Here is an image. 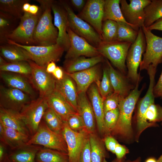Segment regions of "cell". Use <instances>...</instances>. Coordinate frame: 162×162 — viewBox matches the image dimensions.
<instances>
[{
    "label": "cell",
    "instance_id": "57",
    "mask_svg": "<svg viewBox=\"0 0 162 162\" xmlns=\"http://www.w3.org/2000/svg\"><path fill=\"white\" fill-rule=\"evenodd\" d=\"M8 63L2 56H0V66L4 65Z\"/></svg>",
    "mask_w": 162,
    "mask_h": 162
},
{
    "label": "cell",
    "instance_id": "47",
    "mask_svg": "<svg viewBox=\"0 0 162 162\" xmlns=\"http://www.w3.org/2000/svg\"><path fill=\"white\" fill-rule=\"evenodd\" d=\"M103 141L107 149L114 154L115 148L118 143L117 141L112 136L110 135L105 136Z\"/></svg>",
    "mask_w": 162,
    "mask_h": 162
},
{
    "label": "cell",
    "instance_id": "50",
    "mask_svg": "<svg viewBox=\"0 0 162 162\" xmlns=\"http://www.w3.org/2000/svg\"><path fill=\"white\" fill-rule=\"evenodd\" d=\"M146 28L151 31L153 30L162 31V17L158 19L151 26Z\"/></svg>",
    "mask_w": 162,
    "mask_h": 162
},
{
    "label": "cell",
    "instance_id": "56",
    "mask_svg": "<svg viewBox=\"0 0 162 162\" xmlns=\"http://www.w3.org/2000/svg\"><path fill=\"white\" fill-rule=\"evenodd\" d=\"M31 4L28 3L26 2L22 6V10L24 12H28Z\"/></svg>",
    "mask_w": 162,
    "mask_h": 162
},
{
    "label": "cell",
    "instance_id": "34",
    "mask_svg": "<svg viewBox=\"0 0 162 162\" xmlns=\"http://www.w3.org/2000/svg\"><path fill=\"white\" fill-rule=\"evenodd\" d=\"M29 1L28 0H0V11L16 18L20 19L24 12L22 6L24 4Z\"/></svg>",
    "mask_w": 162,
    "mask_h": 162
},
{
    "label": "cell",
    "instance_id": "28",
    "mask_svg": "<svg viewBox=\"0 0 162 162\" xmlns=\"http://www.w3.org/2000/svg\"><path fill=\"white\" fill-rule=\"evenodd\" d=\"M42 148L39 145L26 144L14 150L8 157L12 162H35L36 154Z\"/></svg>",
    "mask_w": 162,
    "mask_h": 162
},
{
    "label": "cell",
    "instance_id": "27",
    "mask_svg": "<svg viewBox=\"0 0 162 162\" xmlns=\"http://www.w3.org/2000/svg\"><path fill=\"white\" fill-rule=\"evenodd\" d=\"M0 76L9 87L20 90L29 95L32 98L34 96V91L26 77L5 71H1Z\"/></svg>",
    "mask_w": 162,
    "mask_h": 162
},
{
    "label": "cell",
    "instance_id": "30",
    "mask_svg": "<svg viewBox=\"0 0 162 162\" xmlns=\"http://www.w3.org/2000/svg\"><path fill=\"white\" fill-rule=\"evenodd\" d=\"M120 4V0H104L103 22L111 20L117 22H123L138 31L140 28L130 24L126 21L122 12Z\"/></svg>",
    "mask_w": 162,
    "mask_h": 162
},
{
    "label": "cell",
    "instance_id": "7",
    "mask_svg": "<svg viewBox=\"0 0 162 162\" xmlns=\"http://www.w3.org/2000/svg\"><path fill=\"white\" fill-rule=\"evenodd\" d=\"M40 14L39 10L36 15L24 12L19 25L6 39L24 45H34L33 35Z\"/></svg>",
    "mask_w": 162,
    "mask_h": 162
},
{
    "label": "cell",
    "instance_id": "55",
    "mask_svg": "<svg viewBox=\"0 0 162 162\" xmlns=\"http://www.w3.org/2000/svg\"><path fill=\"white\" fill-rule=\"evenodd\" d=\"M40 7L35 5H31L29 8V13L33 14H37L39 10Z\"/></svg>",
    "mask_w": 162,
    "mask_h": 162
},
{
    "label": "cell",
    "instance_id": "42",
    "mask_svg": "<svg viewBox=\"0 0 162 162\" xmlns=\"http://www.w3.org/2000/svg\"><path fill=\"white\" fill-rule=\"evenodd\" d=\"M98 88L103 101L109 95L114 92L109 77L107 64V67H104L103 70V76Z\"/></svg>",
    "mask_w": 162,
    "mask_h": 162
},
{
    "label": "cell",
    "instance_id": "12",
    "mask_svg": "<svg viewBox=\"0 0 162 162\" xmlns=\"http://www.w3.org/2000/svg\"><path fill=\"white\" fill-rule=\"evenodd\" d=\"M27 61L32 69L29 78L31 83L38 92L40 97H46L56 89V79L46 72V67L39 66L31 60Z\"/></svg>",
    "mask_w": 162,
    "mask_h": 162
},
{
    "label": "cell",
    "instance_id": "11",
    "mask_svg": "<svg viewBox=\"0 0 162 162\" xmlns=\"http://www.w3.org/2000/svg\"><path fill=\"white\" fill-rule=\"evenodd\" d=\"M149 84L147 91L145 95L139 101L137 108L136 121V132L135 136L136 141L138 142L140 135L148 128L157 127L158 125L157 123L148 122L145 117L146 110L149 106L154 103V98L153 90L155 85V75L150 74L149 75Z\"/></svg>",
    "mask_w": 162,
    "mask_h": 162
},
{
    "label": "cell",
    "instance_id": "54",
    "mask_svg": "<svg viewBox=\"0 0 162 162\" xmlns=\"http://www.w3.org/2000/svg\"><path fill=\"white\" fill-rule=\"evenodd\" d=\"M56 67L55 62H51L47 65L46 69V71L47 73L52 74L56 69Z\"/></svg>",
    "mask_w": 162,
    "mask_h": 162
},
{
    "label": "cell",
    "instance_id": "60",
    "mask_svg": "<svg viewBox=\"0 0 162 162\" xmlns=\"http://www.w3.org/2000/svg\"><path fill=\"white\" fill-rule=\"evenodd\" d=\"M125 160L124 159H121V160H119L117 158H116V159L113 160V161L112 162H124ZM103 162H108L106 159L105 158H104L103 161Z\"/></svg>",
    "mask_w": 162,
    "mask_h": 162
},
{
    "label": "cell",
    "instance_id": "63",
    "mask_svg": "<svg viewBox=\"0 0 162 162\" xmlns=\"http://www.w3.org/2000/svg\"><path fill=\"white\" fill-rule=\"evenodd\" d=\"M161 122V124H162V122Z\"/></svg>",
    "mask_w": 162,
    "mask_h": 162
},
{
    "label": "cell",
    "instance_id": "51",
    "mask_svg": "<svg viewBox=\"0 0 162 162\" xmlns=\"http://www.w3.org/2000/svg\"><path fill=\"white\" fill-rule=\"evenodd\" d=\"M64 73V72L63 71L62 68L57 66L52 74L56 80H60L63 78Z\"/></svg>",
    "mask_w": 162,
    "mask_h": 162
},
{
    "label": "cell",
    "instance_id": "6",
    "mask_svg": "<svg viewBox=\"0 0 162 162\" xmlns=\"http://www.w3.org/2000/svg\"><path fill=\"white\" fill-rule=\"evenodd\" d=\"M146 46L145 36L142 27H140L136 40L129 49L126 61L128 69L127 77L135 85L141 80L138 69L142 60V55L145 51Z\"/></svg>",
    "mask_w": 162,
    "mask_h": 162
},
{
    "label": "cell",
    "instance_id": "21",
    "mask_svg": "<svg viewBox=\"0 0 162 162\" xmlns=\"http://www.w3.org/2000/svg\"><path fill=\"white\" fill-rule=\"evenodd\" d=\"M77 112L82 118L89 134L95 133V118L91 103L86 92L78 93Z\"/></svg>",
    "mask_w": 162,
    "mask_h": 162
},
{
    "label": "cell",
    "instance_id": "59",
    "mask_svg": "<svg viewBox=\"0 0 162 162\" xmlns=\"http://www.w3.org/2000/svg\"><path fill=\"white\" fill-rule=\"evenodd\" d=\"M145 162H157V160L154 157H150L147 159Z\"/></svg>",
    "mask_w": 162,
    "mask_h": 162
},
{
    "label": "cell",
    "instance_id": "33",
    "mask_svg": "<svg viewBox=\"0 0 162 162\" xmlns=\"http://www.w3.org/2000/svg\"><path fill=\"white\" fill-rule=\"evenodd\" d=\"M92 162H103L106 156L104 141L95 133L88 136Z\"/></svg>",
    "mask_w": 162,
    "mask_h": 162
},
{
    "label": "cell",
    "instance_id": "58",
    "mask_svg": "<svg viewBox=\"0 0 162 162\" xmlns=\"http://www.w3.org/2000/svg\"><path fill=\"white\" fill-rule=\"evenodd\" d=\"M141 158L140 157H139L136 159L133 160H124V162H141Z\"/></svg>",
    "mask_w": 162,
    "mask_h": 162
},
{
    "label": "cell",
    "instance_id": "22",
    "mask_svg": "<svg viewBox=\"0 0 162 162\" xmlns=\"http://www.w3.org/2000/svg\"><path fill=\"white\" fill-rule=\"evenodd\" d=\"M87 90L88 94L94 113L98 130L101 134L104 135V114L103 100L95 83L94 82L92 84Z\"/></svg>",
    "mask_w": 162,
    "mask_h": 162
},
{
    "label": "cell",
    "instance_id": "37",
    "mask_svg": "<svg viewBox=\"0 0 162 162\" xmlns=\"http://www.w3.org/2000/svg\"><path fill=\"white\" fill-rule=\"evenodd\" d=\"M1 71L14 73L29 78L32 72L31 67L27 61L14 62H8L6 64L0 66Z\"/></svg>",
    "mask_w": 162,
    "mask_h": 162
},
{
    "label": "cell",
    "instance_id": "41",
    "mask_svg": "<svg viewBox=\"0 0 162 162\" xmlns=\"http://www.w3.org/2000/svg\"><path fill=\"white\" fill-rule=\"evenodd\" d=\"M119 111L118 108L110 111L104 114V135L105 136L110 134L116 126L119 116Z\"/></svg>",
    "mask_w": 162,
    "mask_h": 162
},
{
    "label": "cell",
    "instance_id": "9",
    "mask_svg": "<svg viewBox=\"0 0 162 162\" xmlns=\"http://www.w3.org/2000/svg\"><path fill=\"white\" fill-rule=\"evenodd\" d=\"M142 28L146 41V48L140 66V70H147L150 64L157 68L162 62V37L156 35L144 26Z\"/></svg>",
    "mask_w": 162,
    "mask_h": 162
},
{
    "label": "cell",
    "instance_id": "26",
    "mask_svg": "<svg viewBox=\"0 0 162 162\" xmlns=\"http://www.w3.org/2000/svg\"><path fill=\"white\" fill-rule=\"evenodd\" d=\"M0 123L31 137L20 113L0 107Z\"/></svg>",
    "mask_w": 162,
    "mask_h": 162
},
{
    "label": "cell",
    "instance_id": "43",
    "mask_svg": "<svg viewBox=\"0 0 162 162\" xmlns=\"http://www.w3.org/2000/svg\"><path fill=\"white\" fill-rule=\"evenodd\" d=\"M147 121L152 123L162 122V106L154 103L151 104L145 114Z\"/></svg>",
    "mask_w": 162,
    "mask_h": 162
},
{
    "label": "cell",
    "instance_id": "53",
    "mask_svg": "<svg viewBox=\"0 0 162 162\" xmlns=\"http://www.w3.org/2000/svg\"><path fill=\"white\" fill-rule=\"evenodd\" d=\"M6 145L0 142V162H2L7 156L6 154Z\"/></svg>",
    "mask_w": 162,
    "mask_h": 162
},
{
    "label": "cell",
    "instance_id": "61",
    "mask_svg": "<svg viewBox=\"0 0 162 162\" xmlns=\"http://www.w3.org/2000/svg\"><path fill=\"white\" fill-rule=\"evenodd\" d=\"M2 162H12L8 158V155L6 157Z\"/></svg>",
    "mask_w": 162,
    "mask_h": 162
},
{
    "label": "cell",
    "instance_id": "13",
    "mask_svg": "<svg viewBox=\"0 0 162 162\" xmlns=\"http://www.w3.org/2000/svg\"><path fill=\"white\" fill-rule=\"evenodd\" d=\"M32 100L29 95L20 90L0 86L1 107L20 113L23 108Z\"/></svg>",
    "mask_w": 162,
    "mask_h": 162
},
{
    "label": "cell",
    "instance_id": "14",
    "mask_svg": "<svg viewBox=\"0 0 162 162\" xmlns=\"http://www.w3.org/2000/svg\"><path fill=\"white\" fill-rule=\"evenodd\" d=\"M62 133L67 146L68 162H79L84 142L89 134L86 130H72L67 122H64Z\"/></svg>",
    "mask_w": 162,
    "mask_h": 162
},
{
    "label": "cell",
    "instance_id": "17",
    "mask_svg": "<svg viewBox=\"0 0 162 162\" xmlns=\"http://www.w3.org/2000/svg\"><path fill=\"white\" fill-rule=\"evenodd\" d=\"M104 0H88L77 16L90 25L101 37Z\"/></svg>",
    "mask_w": 162,
    "mask_h": 162
},
{
    "label": "cell",
    "instance_id": "24",
    "mask_svg": "<svg viewBox=\"0 0 162 162\" xmlns=\"http://www.w3.org/2000/svg\"><path fill=\"white\" fill-rule=\"evenodd\" d=\"M64 71L63 78L56 80V89L64 96L77 112L78 92L74 81Z\"/></svg>",
    "mask_w": 162,
    "mask_h": 162
},
{
    "label": "cell",
    "instance_id": "23",
    "mask_svg": "<svg viewBox=\"0 0 162 162\" xmlns=\"http://www.w3.org/2000/svg\"><path fill=\"white\" fill-rule=\"evenodd\" d=\"M105 61L108 66L109 77L114 92L118 94L122 98H125L135 86L129 82L128 79L124 74L115 69L108 60Z\"/></svg>",
    "mask_w": 162,
    "mask_h": 162
},
{
    "label": "cell",
    "instance_id": "25",
    "mask_svg": "<svg viewBox=\"0 0 162 162\" xmlns=\"http://www.w3.org/2000/svg\"><path fill=\"white\" fill-rule=\"evenodd\" d=\"M104 61V57L100 55L92 57L84 56L66 59L64 63L65 72L71 74L89 69Z\"/></svg>",
    "mask_w": 162,
    "mask_h": 162
},
{
    "label": "cell",
    "instance_id": "49",
    "mask_svg": "<svg viewBox=\"0 0 162 162\" xmlns=\"http://www.w3.org/2000/svg\"><path fill=\"white\" fill-rule=\"evenodd\" d=\"M153 92L155 98H162V70L157 83L154 86Z\"/></svg>",
    "mask_w": 162,
    "mask_h": 162
},
{
    "label": "cell",
    "instance_id": "29",
    "mask_svg": "<svg viewBox=\"0 0 162 162\" xmlns=\"http://www.w3.org/2000/svg\"><path fill=\"white\" fill-rule=\"evenodd\" d=\"M4 126V132L0 138L1 142L13 150L26 145L31 138L17 130Z\"/></svg>",
    "mask_w": 162,
    "mask_h": 162
},
{
    "label": "cell",
    "instance_id": "62",
    "mask_svg": "<svg viewBox=\"0 0 162 162\" xmlns=\"http://www.w3.org/2000/svg\"><path fill=\"white\" fill-rule=\"evenodd\" d=\"M157 162H162V154L161 155L158 159L157 160Z\"/></svg>",
    "mask_w": 162,
    "mask_h": 162
},
{
    "label": "cell",
    "instance_id": "15",
    "mask_svg": "<svg viewBox=\"0 0 162 162\" xmlns=\"http://www.w3.org/2000/svg\"><path fill=\"white\" fill-rule=\"evenodd\" d=\"M120 0L121 9L126 21L130 24L138 27L144 26L145 18L144 9L151 2L150 0Z\"/></svg>",
    "mask_w": 162,
    "mask_h": 162
},
{
    "label": "cell",
    "instance_id": "5",
    "mask_svg": "<svg viewBox=\"0 0 162 162\" xmlns=\"http://www.w3.org/2000/svg\"><path fill=\"white\" fill-rule=\"evenodd\" d=\"M131 44L129 42L117 40L110 42L102 41L97 48L100 55L109 60L124 75L126 72V58Z\"/></svg>",
    "mask_w": 162,
    "mask_h": 162
},
{
    "label": "cell",
    "instance_id": "38",
    "mask_svg": "<svg viewBox=\"0 0 162 162\" xmlns=\"http://www.w3.org/2000/svg\"><path fill=\"white\" fill-rule=\"evenodd\" d=\"M118 25L117 40L133 43L138 36V31L130 25L123 22H117Z\"/></svg>",
    "mask_w": 162,
    "mask_h": 162
},
{
    "label": "cell",
    "instance_id": "10",
    "mask_svg": "<svg viewBox=\"0 0 162 162\" xmlns=\"http://www.w3.org/2000/svg\"><path fill=\"white\" fill-rule=\"evenodd\" d=\"M48 107L46 98L39 97L37 99L33 100L20 112V116L31 136L37 131Z\"/></svg>",
    "mask_w": 162,
    "mask_h": 162
},
{
    "label": "cell",
    "instance_id": "4",
    "mask_svg": "<svg viewBox=\"0 0 162 162\" xmlns=\"http://www.w3.org/2000/svg\"><path fill=\"white\" fill-rule=\"evenodd\" d=\"M26 144L43 146L68 154L67 144L62 133L52 130L43 119L37 131Z\"/></svg>",
    "mask_w": 162,
    "mask_h": 162
},
{
    "label": "cell",
    "instance_id": "1",
    "mask_svg": "<svg viewBox=\"0 0 162 162\" xmlns=\"http://www.w3.org/2000/svg\"><path fill=\"white\" fill-rule=\"evenodd\" d=\"M139 82H137L128 95L122 98L118 108L119 114L117 123L112 131L110 135L118 137L124 142H129L134 138L132 126L133 112L139 97L144 88L138 87Z\"/></svg>",
    "mask_w": 162,
    "mask_h": 162
},
{
    "label": "cell",
    "instance_id": "52",
    "mask_svg": "<svg viewBox=\"0 0 162 162\" xmlns=\"http://www.w3.org/2000/svg\"><path fill=\"white\" fill-rule=\"evenodd\" d=\"M70 2L75 8L82 10L85 6L86 1L84 0H71Z\"/></svg>",
    "mask_w": 162,
    "mask_h": 162
},
{
    "label": "cell",
    "instance_id": "3",
    "mask_svg": "<svg viewBox=\"0 0 162 162\" xmlns=\"http://www.w3.org/2000/svg\"><path fill=\"white\" fill-rule=\"evenodd\" d=\"M7 43L22 48L30 60L39 66L45 67L51 62L59 61L65 51L57 44L48 46L24 45L8 39Z\"/></svg>",
    "mask_w": 162,
    "mask_h": 162
},
{
    "label": "cell",
    "instance_id": "32",
    "mask_svg": "<svg viewBox=\"0 0 162 162\" xmlns=\"http://www.w3.org/2000/svg\"><path fill=\"white\" fill-rule=\"evenodd\" d=\"M36 162H68V154L58 150L42 148L37 152Z\"/></svg>",
    "mask_w": 162,
    "mask_h": 162
},
{
    "label": "cell",
    "instance_id": "31",
    "mask_svg": "<svg viewBox=\"0 0 162 162\" xmlns=\"http://www.w3.org/2000/svg\"><path fill=\"white\" fill-rule=\"evenodd\" d=\"M0 54L9 63L30 60L25 50L22 48L14 45L2 44L0 46Z\"/></svg>",
    "mask_w": 162,
    "mask_h": 162
},
{
    "label": "cell",
    "instance_id": "35",
    "mask_svg": "<svg viewBox=\"0 0 162 162\" xmlns=\"http://www.w3.org/2000/svg\"><path fill=\"white\" fill-rule=\"evenodd\" d=\"M144 26L147 28L162 17V0H152L144 9Z\"/></svg>",
    "mask_w": 162,
    "mask_h": 162
},
{
    "label": "cell",
    "instance_id": "8",
    "mask_svg": "<svg viewBox=\"0 0 162 162\" xmlns=\"http://www.w3.org/2000/svg\"><path fill=\"white\" fill-rule=\"evenodd\" d=\"M61 4L67 11L70 28L97 48L102 41L100 35L90 25L76 15L67 3L63 2Z\"/></svg>",
    "mask_w": 162,
    "mask_h": 162
},
{
    "label": "cell",
    "instance_id": "36",
    "mask_svg": "<svg viewBox=\"0 0 162 162\" xmlns=\"http://www.w3.org/2000/svg\"><path fill=\"white\" fill-rule=\"evenodd\" d=\"M17 19L8 13L0 11L1 43H7L6 37L15 28L14 27Z\"/></svg>",
    "mask_w": 162,
    "mask_h": 162
},
{
    "label": "cell",
    "instance_id": "20",
    "mask_svg": "<svg viewBox=\"0 0 162 162\" xmlns=\"http://www.w3.org/2000/svg\"><path fill=\"white\" fill-rule=\"evenodd\" d=\"M100 66L98 64L83 70L68 74L76 83L78 93L86 92L91 85L95 82L98 86Z\"/></svg>",
    "mask_w": 162,
    "mask_h": 162
},
{
    "label": "cell",
    "instance_id": "46",
    "mask_svg": "<svg viewBox=\"0 0 162 162\" xmlns=\"http://www.w3.org/2000/svg\"><path fill=\"white\" fill-rule=\"evenodd\" d=\"M79 162H92L88 136L84 142L80 154Z\"/></svg>",
    "mask_w": 162,
    "mask_h": 162
},
{
    "label": "cell",
    "instance_id": "45",
    "mask_svg": "<svg viewBox=\"0 0 162 162\" xmlns=\"http://www.w3.org/2000/svg\"><path fill=\"white\" fill-rule=\"evenodd\" d=\"M66 122L70 128L74 131H80L84 130H86L83 120L77 113L70 116Z\"/></svg>",
    "mask_w": 162,
    "mask_h": 162
},
{
    "label": "cell",
    "instance_id": "44",
    "mask_svg": "<svg viewBox=\"0 0 162 162\" xmlns=\"http://www.w3.org/2000/svg\"><path fill=\"white\" fill-rule=\"evenodd\" d=\"M122 98L118 94L114 92L107 96L103 102L104 114L118 108Z\"/></svg>",
    "mask_w": 162,
    "mask_h": 162
},
{
    "label": "cell",
    "instance_id": "16",
    "mask_svg": "<svg viewBox=\"0 0 162 162\" xmlns=\"http://www.w3.org/2000/svg\"><path fill=\"white\" fill-rule=\"evenodd\" d=\"M67 32L69 38L70 45L65 56L66 59L81 56L92 57L100 55L97 48L91 45L83 38L75 33L69 26Z\"/></svg>",
    "mask_w": 162,
    "mask_h": 162
},
{
    "label": "cell",
    "instance_id": "2",
    "mask_svg": "<svg viewBox=\"0 0 162 162\" xmlns=\"http://www.w3.org/2000/svg\"><path fill=\"white\" fill-rule=\"evenodd\" d=\"M37 1L40 5V14L33 35L34 45L48 46L56 44L58 31L52 23L51 14L54 1Z\"/></svg>",
    "mask_w": 162,
    "mask_h": 162
},
{
    "label": "cell",
    "instance_id": "48",
    "mask_svg": "<svg viewBox=\"0 0 162 162\" xmlns=\"http://www.w3.org/2000/svg\"><path fill=\"white\" fill-rule=\"evenodd\" d=\"M129 153V150L125 146L118 143L115 148L114 154L117 159H124L126 155Z\"/></svg>",
    "mask_w": 162,
    "mask_h": 162
},
{
    "label": "cell",
    "instance_id": "18",
    "mask_svg": "<svg viewBox=\"0 0 162 162\" xmlns=\"http://www.w3.org/2000/svg\"><path fill=\"white\" fill-rule=\"evenodd\" d=\"M52 10L54 16V25L58 31L56 44L67 51L70 43L67 32L69 26L67 11L62 4H57L54 1L52 5Z\"/></svg>",
    "mask_w": 162,
    "mask_h": 162
},
{
    "label": "cell",
    "instance_id": "19",
    "mask_svg": "<svg viewBox=\"0 0 162 162\" xmlns=\"http://www.w3.org/2000/svg\"><path fill=\"white\" fill-rule=\"evenodd\" d=\"M48 107L52 109L63 122L71 115L77 113L62 94L55 90L45 97Z\"/></svg>",
    "mask_w": 162,
    "mask_h": 162
},
{
    "label": "cell",
    "instance_id": "40",
    "mask_svg": "<svg viewBox=\"0 0 162 162\" xmlns=\"http://www.w3.org/2000/svg\"><path fill=\"white\" fill-rule=\"evenodd\" d=\"M118 29L117 22L111 20L103 21L101 34L102 41L110 42L117 40Z\"/></svg>",
    "mask_w": 162,
    "mask_h": 162
},
{
    "label": "cell",
    "instance_id": "39",
    "mask_svg": "<svg viewBox=\"0 0 162 162\" xmlns=\"http://www.w3.org/2000/svg\"><path fill=\"white\" fill-rule=\"evenodd\" d=\"M42 119L52 131L62 133L64 122L51 108L48 107L46 110Z\"/></svg>",
    "mask_w": 162,
    "mask_h": 162
}]
</instances>
